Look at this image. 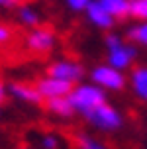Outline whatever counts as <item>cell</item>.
<instances>
[{"label": "cell", "instance_id": "13", "mask_svg": "<svg viewBox=\"0 0 147 149\" xmlns=\"http://www.w3.org/2000/svg\"><path fill=\"white\" fill-rule=\"evenodd\" d=\"M18 20L26 28H37L41 24V14L36 6L31 4H20L18 6Z\"/></svg>", "mask_w": 147, "mask_h": 149}, {"label": "cell", "instance_id": "16", "mask_svg": "<svg viewBox=\"0 0 147 149\" xmlns=\"http://www.w3.org/2000/svg\"><path fill=\"white\" fill-rule=\"evenodd\" d=\"M130 16L137 22H147V0H130Z\"/></svg>", "mask_w": 147, "mask_h": 149}, {"label": "cell", "instance_id": "3", "mask_svg": "<svg viewBox=\"0 0 147 149\" xmlns=\"http://www.w3.org/2000/svg\"><path fill=\"white\" fill-rule=\"evenodd\" d=\"M84 120L94 130L104 132V134H114V132L124 127V116H122V112L118 110L116 106H112L110 102H104L98 108H94L92 112H88L86 116H84Z\"/></svg>", "mask_w": 147, "mask_h": 149}, {"label": "cell", "instance_id": "9", "mask_svg": "<svg viewBox=\"0 0 147 149\" xmlns=\"http://www.w3.org/2000/svg\"><path fill=\"white\" fill-rule=\"evenodd\" d=\"M84 14H86V20L94 28H98V30H104V31H108L114 28V24H116V20L112 18L106 10H104L96 0H92L90 4H88V8L84 10Z\"/></svg>", "mask_w": 147, "mask_h": 149}, {"label": "cell", "instance_id": "6", "mask_svg": "<svg viewBox=\"0 0 147 149\" xmlns=\"http://www.w3.org/2000/svg\"><path fill=\"white\" fill-rule=\"evenodd\" d=\"M47 77L71 82V84H79L84 79V67L79 61H73V59H57L53 63H49Z\"/></svg>", "mask_w": 147, "mask_h": 149}, {"label": "cell", "instance_id": "21", "mask_svg": "<svg viewBox=\"0 0 147 149\" xmlns=\"http://www.w3.org/2000/svg\"><path fill=\"white\" fill-rule=\"evenodd\" d=\"M6 96H8V90H6V84L0 81V106L4 104V100H6Z\"/></svg>", "mask_w": 147, "mask_h": 149}, {"label": "cell", "instance_id": "5", "mask_svg": "<svg viewBox=\"0 0 147 149\" xmlns=\"http://www.w3.org/2000/svg\"><path fill=\"white\" fill-rule=\"evenodd\" d=\"M55 45H57V36L47 26L31 28L29 33L26 36V47H28V51L37 53V55H45V53L53 51Z\"/></svg>", "mask_w": 147, "mask_h": 149}, {"label": "cell", "instance_id": "1", "mask_svg": "<svg viewBox=\"0 0 147 149\" xmlns=\"http://www.w3.org/2000/svg\"><path fill=\"white\" fill-rule=\"evenodd\" d=\"M67 98H69V102L73 106L75 114H79L82 118L86 116L88 112L98 108L100 104L108 102L106 92L100 86L92 84V82H79V84H75L71 88V92L67 94Z\"/></svg>", "mask_w": 147, "mask_h": 149}, {"label": "cell", "instance_id": "18", "mask_svg": "<svg viewBox=\"0 0 147 149\" xmlns=\"http://www.w3.org/2000/svg\"><path fill=\"white\" fill-rule=\"evenodd\" d=\"M61 141H59V137L55 134H45L41 135V147L43 149H59Z\"/></svg>", "mask_w": 147, "mask_h": 149}, {"label": "cell", "instance_id": "17", "mask_svg": "<svg viewBox=\"0 0 147 149\" xmlns=\"http://www.w3.org/2000/svg\"><path fill=\"white\" fill-rule=\"evenodd\" d=\"M92 0H65V4H67V8L71 10V12H84L88 8V4H90Z\"/></svg>", "mask_w": 147, "mask_h": 149}, {"label": "cell", "instance_id": "15", "mask_svg": "<svg viewBox=\"0 0 147 149\" xmlns=\"http://www.w3.org/2000/svg\"><path fill=\"white\" fill-rule=\"evenodd\" d=\"M75 145H77V149H108L100 139H96L88 134H77L75 135Z\"/></svg>", "mask_w": 147, "mask_h": 149}, {"label": "cell", "instance_id": "8", "mask_svg": "<svg viewBox=\"0 0 147 149\" xmlns=\"http://www.w3.org/2000/svg\"><path fill=\"white\" fill-rule=\"evenodd\" d=\"M6 90H8V94L12 98H16L18 102L31 104V106L43 104V98H41L36 84H29V82H10L6 86Z\"/></svg>", "mask_w": 147, "mask_h": 149}, {"label": "cell", "instance_id": "19", "mask_svg": "<svg viewBox=\"0 0 147 149\" xmlns=\"http://www.w3.org/2000/svg\"><path fill=\"white\" fill-rule=\"evenodd\" d=\"M12 37H14L12 28H10L8 24H2V22H0V45L10 43V41H12Z\"/></svg>", "mask_w": 147, "mask_h": 149}, {"label": "cell", "instance_id": "11", "mask_svg": "<svg viewBox=\"0 0 147 149\" xmlns=\"http://www.w3.org/2000/svg\"><path fill=\"white\" fill-rule=\"evenodd\" d=\"M45 108H47V112L51 116H57V118H73L75 116V110H73V106H71L67 96L45 100Z\"/></svg>", "mask_w": 147, "mask_h": 149}, {"label": "cell", "instance_id": "7", "mask_svg": "<svg viewBox=\"0 0 147 149\" xmlns=\"http://www.w3.org/2000/svg\"><path fill=\"white\" fill-rule=\"evenodd\" d=\"M36 86H37V90H39L41 98H43V102H45V100H49V98L67 96L75 84L65 82V81H59V79H53V77H47V74H45V77H41V79L36 82Z\"/></svg>", "mask_w": 147, "mask_h": 149}, {"label": "cell", "instance_id": "4", "mask_svg": "<svg viewBox=\"0 0 147 149\" xmlns=\"http://www.w3.org/2000/svg\"><path fill=\"white\" fill-rule=\"evenodd\" d=\"M90 82L100 86L104 92H122L127 86V77L124 74V71H118L108 63H104L96 65L90 71Z\"/></svg>", "mask_w": 147, "mask_h": 149}, {"label": "cell", "instance_id": "2", "mask_svg": "<svg viewBox=\"0 0 147 149\" xmlns=\"http://www.w3.org/2000/svg\"><path fill=\"white\" fill-rule=\"evenodd\" d=\"M104 43L108 49V65L118 71H125L130 69L137 59V47L133 43L124 41V37L120 33L110 31L108 36L104 37Z\"/></svg>", "mask_w": 147, "mask_h": 149}, {"label": "cell", "instance_id": "22", "mask_svg": "<svg viewBox=\"0 0 147 149\" xmlns=\"http://www.w3.org/2000/svg\"><path fill=\"white\" fill-rule=\"evenodd\" d=\"M20 149H29V147H20Z\"/></svg>", "mask_w": 147, "mask_h": 149}, {"label": "cell", "instance_id": "14", "mask_svg": "<svg viewBox=\"0 0 147 149\" xmlns=\"http://www.w3.org/2000/svg\"><path fill=\"white\" fill-rule=\"evenodd\" d=\"M127 39L133 45L147 47V22H137L127 30Z\"/></svg>", "mask_w": 147, "mask_h": 149}, {"label": "cell", "instance_id": "12", "mask_svg": "<svg viewBox=\"0 0 147 149\" xmlns=\"http://www.w3.org/2000/svg\"><path fill=\"white\" fill-rule=\"evenodd\" d=\"M96 2L114 20H124V18L130 16V0H96Z\"/></svg>", "mask_w": 147, "mask_h": 149}, {"label": "cell", "instance_id": "20", "mask_svg": "<svg viewBox=\"0 0 147 149\" xmlns=\"http://www.w3.org/2000/svg\"><path fill=\"white\" fill-rule=\"evenodd\" d=\"M22 0H0V8H18Z\"/></svg>", "mask_w": 147, "mask_h": 149}, {"label": "cell", "instance_id": "10", "mask_svg": "<svg viewBox=\"0 0 147 149\" xmlns=\"http://www.w3.org/2000/svg\"><path fill=\"white\" fill-rule=\"evenodd\" d=\"M127 82H130L132 92L135 94V98L141 100V102H147V65L133 67Z\"/></svg>", "mask_w": 147, "mask_h": 149}]
</instances>
